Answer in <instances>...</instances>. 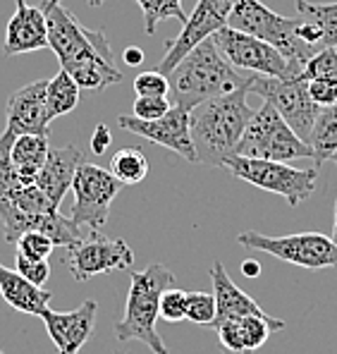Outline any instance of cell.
I'll list each match as a JSON object with an SVG mask.
<instances>
[{
  "label": "cell",
  "mask_w": 337,
  "mask_h": 354,
  "mask_svg": "<svg viewBox=\"0 0 337 354\" xmlns=\"http://www.w3.org/2000/svg\"><path fill=\"white\" fill-rule=\"evenodd\" d=\"M48 24V48L58 55L62 70L79 88L103 91L120 84L122 72L115 65V53L101 29H89L62 5H44Z\"/></svg>",
  "instance_id": "obj_1"
},
{
  "label": "cell",
  "mask_w": 337,
  "mask_h": 354,
  "mask_svg": "<svg viewBox=\"0 0 337 354\" xmlns=\"http://www.w3.org/2000/svg\"><path fill=\"white\" fill-rule=\"evenodd\" d=\"M247 96L249 88H237L189 111V132L199 163L222 168L235 156L249 120L256 113L247 103Z\"/></svg>",
  "instance_id": "obj_2"
},
{
  "label": "cell",
  "mask_w": 337,
  "mask_h": 354,
  "mask_svg": "<svg viewBox=\"0 0 337 354\" xmlns=\"http://www.w3.org/2000/svg\"><path fill=\"white\" fill-rule=\"evenodd\" d=\"M251 77L249 72L232 67L222 58L213 39H206L177 62V67L168 75V82L175 106L191 111L211 98L225 96L237 88H249Z\"/></svg>",
  "instance_id": "obj_3"
},
{
  "label": "cell",
  "mask_w": 337,
  "mask_h": 354,
  "mask_svg": "<svg viewBox=\"0 0 337 354\" xmlns=\"http://www.w3.org/2000/svg\"><path fill=\"white\" fill-rule=\"evenodd\" d=\"M129 278L124 316L115 324V337L120 342H144L153 354H170L155 330V321L160 319V297L168 288H175V273L163 263H151L129 273Z\"/></svg>",
  "instance_id": "obj_4"
},
{
  "label": "cell",
  "mask_w": 337,
  "mask_h": 354,
  "mask_svg": "<svg viewBox=\"0 0 337 354\" xmlns=\"http://www.w3.org/2000/svg\"><path fill=\"white\" fill-rule=\"evenodd\" d=\"M227 27L244 31L249 36H256V39L271 44L299 70H304L311 55L316 53L311 46H307L297 36V19L273 12L261 0H235Z\"/></svg>",
  "instance_id": "obj_5"
},
{
  "label": "cell",
  "mask_w": 337,
  "mask_h": 354,
  "mask_svg": "<svg viewBox=\"0 0 337 354\" xmlns=\"http://www.w3.org/2000/svg\"><path fill=\"white\" fill-rule=\"evenodd\" d=\"M235 156L242 158H261V160H280L292 163L299 158H314L307 142L294 134V129L280 118V113L271 103L263 106L249 120L244 134L237 144Z\"/></svg>",
  "instance_id": "obj_6"
},
{
  "label": "cell",
  "mask_w": 337,
  "mask_h": 354,
  "mask_svg": "<svg viewBox=\"0 0 337 354\" xmlns=\"http://www.w3.org/2000/svg\"><path fill=\"white\" fill-rule=\"evenodd\" d=\"M237 180L249 182L263 192L278 194L287 201L289 206H299L311 199L318 185V170H299L289 163L280 160H261V158H242V156H230L225 165Z\"/></svg>",
  "instance_id": "obj_7"
},
{
  "label": "cell",
  "mask_w": 337,
  "mask_h": 354,
  "mask_svg": "<svg viewBox=\"0 0 337 354\" xmlns=\"http://www.w3.org/2000/svg\"><path fill=\"white\" fill-rule=\"evenodd\" d=\"M237 242L253 252H266L271 257L287 261L299 268L320 270V268H337V244L333 237L320 235V232H299V235L271 237L261 232H242Z\"/></svg>",
  "instance_id": "obj_8"
},
{
  "label": "cell",
  "mask_w": 337,
  "mask_h": 354,
  "mask_svg": "<svg viewBox=\"0 0 337 354\" xmlns=\"http://www.w3.org/2000/svg\"><path fill=\"white\" fill-rule=\"evenodd\" d=\"M213 44L222 53V58L230 62L232 67L249 75H261V77H280V80H289V77L302 75L304 70L294 67L292 62L285 58L278 48H273L271 44L249 36L244 31H237L232 27H222L215 31Z\"/></svg>",
  "instance_id": "obj_9"
},
{
  "label": "cell",
  "mask_w": 337,
  "mask_h": 354,
  "mask_svg": "<svg viewBox=\"0 0 337 354\" xmlns=\"http://www.w3.org/2000/svg\"><path fill=\"white\" fill-rule=\"evenodd\" d=\"M249 93H258L263 101L271 103L280 118L294 129V134L307 142L320 108L311 101L309 80H304V75L289 77V80L253 75L249 82Z\"/></svg>",
  "instance_id": "obj_10"
},
{
  "label": "cell",
  "mask_w": 337,
  "mask_h": 354,
  "mask_svg": "<svg viewBox=\"0 0 337 354\" xmlns=\"http://www.w3.org/2000/svg\"><path fill=\"white\" fill-rule=\"evenodd\" d=\"M120 182L113 177L110 170L93 163H81L72 180L75 192V204H72V221L77 225H86L91 230H98L108 223L110 206L115 196L120 194Z\"/></svg>",
  "instance_id": "obj_11"
},
{
  "label": "cell",
  "mask_w": 337,
  "mask_h": 354,
  "mask_svg": "<svg viewBox=\"0 0 337 354\" xmlns=\"http://www.w3.org/2000/svg\"><path fill=\"white\" fill-rule=\"evenodd\" d=\"M232 5H235V0H199L194 12L186 17L177 39L168 41L165 55H163V60L158 62L155 70L163 72V75H170V72L177 67V62L182 60L186 53H191L201 41L211 39L215 31L227 27Z\"/></svg>",
  "instance_id": "obj_12"
},
{
  "label": "cell",
  "mask_w": 337,
  "mask_h": 354,
  "mask_svg": "<svg viewBox=\"0 0 337 354\" xmlns=\"http://www.w3.org/2000/svg\"><path fill=\"white\" fill-rule=\"evenodd\" d=\"M67 252V268L77 283H84L93 275L132 270L134 266V252L124 239H108L98 230H91L89 237Z\"/></svg>",
  "instance_id": "obj_13"
},
{
  "label": "cell",
  "mask_w": 337,
  "mask_h": 354,
  "mask_svg": "<svg viewBox=\"0 0 337 354\" xmlns=\"http://www.w3.org/2000/svg\"><path fill=\"white\" fill-rule=\"evenodd\" d=\"M117 124L127 132L144 137L148 142L165 147L170 151H175L177 156H182L189 163H199L196 160V149L191 142V132H189V111L182 106H173L160 120H137L134 115H120Z\"/></svg>",
  "instance_id": "obj_14"
},
{
  "label": "cell",
  "mask_w": 337,
  "mask_h": 354,
  "mask_svg": "<svg viewBox=\"0 0 337 354\" xmlns=\"http://www.w3.org/2000/svg\"><path fill=\"white\" fill-rule=\"evenodd\" d=\"M46 86L48 80H36L27 86L15 88L5 101V127L19 134H41L48 137L50 118L46 108Z\"/></svg>",
  "instance_id": "obj_15"
},
{
  "label": "cell",
  "mask_w": 337,
  "mask_h": 354,
  "mask_svg": "<svg viewBox=\"0 0 337 354\" xmlns=\"http://www.w3.org/2000/svg\"><path fill=\"white\" fill-rule=\"evenodd\" d=\"M96 301L84 299L75 311H53L48 306L39 319L44 321L58 354H77L96 328Z\"/></svg>",
  "instance_id": "obj_16"
},
{
  "label": "cell",
  "mask_w": 337,
  "mask_h": 354,
  "mask_svg": "<svg viewBox=\"0 0 337 354\" xmlns=\"http://www.w3.org/2000/svg\"><path fill=\"white\" fill-rule=\"evenodd\" d=\"M17 8L5 27V55H22L48 48V24L44 8L29 5L27 0H15Z\"/></svg>",
  "instance_id": "obj_17"
},
{
  "label": "cell",
  "mask_w": 337,
  "mask_h": 354,
  "mask_svg": "<svg viewBox=\"0 0 337 354\" xmlns=\"http://www.w3.org/2000/svg\"><path fill=\"white\" fill-rule=\"evenodd\" d=\"M81 163H84V153H81V149L77 147V144L50 149L48 158H46L41 173L36 175L34 185L39 187L55 206H60L67 189H72V180H75V173Z\"/></svg>",
  "instance_id": "obj_18"
},
{
  "label": "cell",
  "mask_w": 337,
  "mask_h": 354,
  "mask_svg": "<svg viewBox=\"0 0 337 354\" xmlns=\"http://www.w3.org/2000/svg\"><path fill=\"white\" fill-rule=\"evenodd\" d=\"M211 283H213V297H215V324L227 319H242V316H263L266 311L258 306L256 299H251L244 290L235 285V280L227 275L225 266L215 261L211 266Z\"/></svg>",
  "instance_id": "obj_19"
},
{
  "label": "cell",
  "mask_w": 337,
  "mask_h": 354,
  "mask_svg": "<svg viewBox=\"0 0 337 354\" xmlns=\"http://www.w3.org/2000/svg\"><path fill=\"white\" fill-rule=\"evenodd\" d=\"M0 295L3 299L12 306L19 314H29V316H41L48 309L53 292L44 288H36L31 285L27 278L17 273V270L8 268V266L0 263Z\"/></svg>",
  "instance_id": "obj_20"
},
{
  "label": "cell",
  "mask_w": 337,
  "mask_h": 354,
  "mask_svg": "<svg viewBox=\"0 0 337 354\" xmlns=\"http://www.w3.org/2000/svg\"><path fill=\"white\" fill-rule=\"evenodd\" d=\"M50 153L48 137H41V134H19L12 144L10 151V160H12V168L17 173L19 180L24 185H31L36 180V175L41 173L46 158Z\"/></svg>",
  "instance_id": "obj_21"
},
{
  "label": "cell",
  "mask_w": 337,
  "mask_h": 354,
  "mask_svg": "<svg viewBox=\"0 0 337 354\" xmlns=\"http://www.w3.org/2000/svg\"><path fill=\"white\" fill-rule=\"evenodd\" d=\"M307 147L314 156L316 170L325 160H333V156L337 153V106H328L318 111V118H316L314 127L309 132Z\"/></svg>",
  "instance_id": "obj_22"
},
{
  "label": "cell",
  "mask_w": 337,
  "mask_h": 354,
  "mask_svg": "<svg viewBox=\"0 0 337 354\" xmlns=\"http://www.w3.org/2000/svg\"><path fill=\"white\" fill-rule=\"evenodd\" d=\"M79 91L77 82L67 75L65 70H60L53 80H48L46 86V108H48V118H62L67 113H72L79 103Z\"/></svg>",
  "instance_id": "obj_23"
},
{
  "label": "cell",
  "mask_w": 337,
  "mask_h": 354,
  "mask_svg": "<svg viewBox=\"0 0 337 354\" xmlns=\"http://www.w3.org/2000/svg\"><path fill=\"white\" fill-rule=\"evenodd\" d=\"M297 12L320 29V48H337V3L297 0Z\"/></svg>",
  "instance_id": "obj_24"
},
{
  "label": "cell",
  "mask_w": 337,
  "mask_h": 354,
  "mask_svg": "<svg viewBox=\"0 0 337 354\" xmlns=\"http://www.w3.org/2000/svg\"><path fill=\"white\" fill-rule=\"evenodd\" d=\"M110 173L120 185H139L148 175V158L139 147H124L110 158Z\"/></svg>",
  "instance_id": "obj_25"
},
{
  "label": "cell",
  "mask_w": 337,
  "mask_h": 354,
  "mask_svg": "<svg viewBox=\"0 0 337 354\" xmlns=\"http://www.w3.org/2000/svg\"><path fill=\"white\" fill-rule=\"evenodd\" d=\"M142 5L144 12V31L148 36L155 34L158 24L163 19H180V22H186V12L182 8V0H137Z\"/></svg>",
  "instance_id": "obj_26"
},
{
  "label": "cell",
  "mask_w": 337,
  "mask_h": 354,
  "mask_svg": "<svg viewBox=\"0 0 337 354\" xmlns=\"http://www.w3.org/2000/svg\"><path fill=\"white\" fill-rule=\"evenodd\" d=\"M215 297L213 292H186L184 319L196 326H213L215 324Z\"/></svg>",
  "instance_id": "obj_27"
},
{
  "label": "cell",
  "mask_w": 337,
  "mask_h": 354,
  "mask_svg": "<svg viewBox=\"0 0 337 354\" xmlns=\"http://www.w3.org/2000/svg\"><path fill=\"white\" fill-rule=\"evenodd\" d=\"M15 139H17V134L10 132L8 127H5V132L0 134V196L10 194V192H15L17 187L24 185V182L17 177V173H15L12 160H10V151H12Z\"/></svg>",
  "instance_id": "obj_28"
},
{
  "label": "cell",
  "mask_w": 337,
  "mask_h": 354,
  "mask_svg": "<svg viewBox=\"0 0 337 354\" xmlns=\"http://www.w3.org/2000/svg\"><path fill=\"white\" fill-rule=\"evenodd\" d=\"M304 80H333L337 82V48H320L311 55L304 67Z\"/></svg>",
  "instance_id": "obj_29"
},
{
  "label": "cell",
  "mask_w": 337,
  "mask_h": 354,
  "mask_svg": "<svg viewBox=\"0 0 337 354\" xmlns=\"http://www.w3.org/2000/svg\"><path fill=\"white\" fill-rule=\"evenodd\" d=\"M53 249H55L53 239L44 235V232H24L17 239V254L31 259V261H48Z\"/></svg>",
  "instance_id": "obj_30"
},
{
  "label": "cell",
  "mask_w": 337,
  "mask_h": 354,
  "mask_svg": "<svg viewBox=\"0 0 337 354\" xmlns=\"http://www.w3.org/2000/svg\"><path fill=\"white\" fill-rule=\"evenodd\" d=\"M134 91H137V96H146V98H168L170 96L168 75H163L158 70L142 72V75L134 77Z\"/></svg>",
  "instance_id": "obj_31"
},
{
  "label": "cell",
  "mask_w": 337,
  "mask_h": 354,
  "mask_svg": "<svg viewBox=\"0 0 337 354\" xmlns=\"http://www.w3.org/2000/svg\"><path fill=\"white\" fill-rule=\"evenodd\" d=\"M184 306H186V292L177 288H168L160 297V319L168 324L184 321Z\"/></svg>",
  "instance_id": "obj_32"
},
{
  "label": "cell",
  "mask_w": 337,
  "mask_h": 354,
  "mask_svg": "<svg viewBox=\"0 0 337 354\" xmlns=\"http://www.w3.org/2000/svg\"><path fill=\"white\" fill-rule=\"evenodd\" d=\"M15 270L22 278H27L31 285H36V288H44L46 280L50 278L48 261H31V259L22 257V254H17V259H15Z\"/></svg>",
  "instance_id": "obj_33"
},
{
  "label": "cell",
  "mask_w": 337,
  "mask_h": 354,
  "mask_svg": "<svg viewBox=\"0 0 337 354\" xmlns=\"http://www.w3.org/2000/svg\"><path fill=\"white\" fill-rule=\"evenodd\" d=\"M173 108V103L168 101V98H146V96H137V101H134L132 106V115L137 120H146V122H151V120H160L165 115V113Z\"/></svg>",
  "instance_id": "obj_34"
},
{
  "label": "cell",
  "mask_w": 337,
  "mask_h": 354,
  "mask_svg": "<svg viewBox=\"0 0 337 354\" xmlns=\"http://www.w3.org/2000/svg\"><path fill=\"white\" fill-rule=\"evenodd\" d=\"M309 96L318 108L337 106V82H333V80H309Z\"/></svg>",
  "instance_id": "obj_35"
},
{
  "label": "cell",
  "mask_w": 337,
  "mask_h": 354,
  "mask_svg": "<svg viewBox=\"0 0 337 354\" xmlns=\"http://www.w3.org/2000/svg\"><path fill=\"white\" fill-rule=\"evenodd\" d=\"M110 129H108V124H96V129H93V134H91V151L96 156H101V153H106L108 147H110Z\"/></svg>",
  "instance_id": "obj_36"
},
{
  "label": "cell",
  "mask_w": 337,
  "mask_h": 354,
  "mask_svg": "<svg viewBox=\"0 0 337 354\" xmlns=\"http://www.w3.org/2000/svg\"><path fill=\"white\" fill-rule=\"evenodd\" d=\"M122 60H124V65H129V67H139L144 62V50L137 48V46H127V48L122 50Z\"/></svg>",
  "instance_id": "obj_37"
},
{
  "label": "cell",
  "mask_w": 337,
  "mask_h": 354,
  "mask_svg": "<svg viewBox=\"0 0 337 354\" xmlns=\"http://www.w3.org/2000/svg\"><path fill=\"white\" fill-rule=\"evenodd\" d=\"M242 273H244L247 278H258V275H261V263L253 261V259H247V261L242 263Z\"/></svg>",
  "instance_id": "obj_38"
},
{
  "label": "cell",
  "mask_w": 337,
  "mask_h": 354,
  "mask_svg": "<svg viewBox=\"0 0 337 354\" xmlns=\"http://www.w3.org/2000/svg\"><path fill=\"white\" fill-rule=\"evenodd\" d=\"M333 242L337 244V201H335V225H333Z\"/></svg>",
  "instance_id": "obj_39"
},
{
  "label": "cell",
  "mask_w": 337,
  "mask_h": 354,
  "mask_svg": "<svg viewBox=\"0 0 337 354\" xmlns=\"http://www.w3.org/2000/svg\"><path fill=\"white\" fill-rule=\"evenodd\" d=\"M86 3H89L91 8H101V5L106 3V0H86Z\"/></svg>",
  "instance_id": "obj_40"
},
{
  "label": "cell",
  "mask_w": 337,
  "mask_h": 354,
  "mask_svg": "<svg viewBox=\"0 0 337 354\" xmlns=\"http://www.w3.org/2000/svg\"><path fill=\"white\" fill-rule=\"evenodd\" d=\"M44 5H60V0H46Z\"/></svg>",
  "instance_id": "obj_41"
},
{
  "label": "cell",
  "mask_w": 337,
  "mask_h": 354,
  "mask_svg": "<svg viewBox=\"0 0 337 354\" xmlns=\"http://www.w3.org/2000/svg\"><path fill=\"white\" fill-rule=\"evenodd\" d=\"M333 163H335V165H337V153H335V156H333Z\"/></svg>",
  "instance_id": "obj_42"
},
{
  "label": "cell",
  "mask_w": 337,
  "mask_h": 354,
  "mask_svg": "<svg viewBox=\"0 0 337 354\" xmlns=\"http://www.w3.org/2000/svg\"><path fill=\"white\" fill-rule=\"evenodd\" d=\"M0 354H5V352H3V350H0Z\"/></svg>",
  "instance_id": "obj_43"
}]
</instances>
